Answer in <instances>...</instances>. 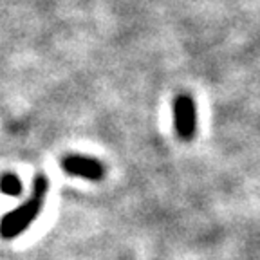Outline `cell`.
<instances>
[{
  "mask_svg": "<svg viewBox=\"0 0 260 260\" xmlns=\"http://www.w3.org/2000/svg\"><path fill=\"white\" fill-rule=\"evenodd\" d=\"M175 134L181 141H191L197 132V109L190 94H177L172 103Z\"/></svg>",
  "mask_w": 260,
  "mask_h": 260,
  "instance_id": "2",
  "label": "cell"
},
{
  "mask_svg": "<svg viewBox=\"0 0 260 260\" xmlns=\"http://www.w3.org/2000/svg\"><path fill=\"white\" fill-rule=\"evenodd\" d=\"M0 191L6 195H11V197L20 195L22 193L20 179L16 177L15 174H2L0 175Z\"/></svg>",
  "mask_w": 260,
  "mask_h": 260,
  "instance_id": "4",
  "label": "cell"
},
{
  "mask_svg": "<svg viewBox=\"0 0 260 260\" xmlns=\"http://www.w3.org/2000/svg\"><path fill=\"white\" fill-rule=\"evenodd\" d=\"M49 190V181L44 174H38L32 183V193L22 206L15 208L13 211L6 213L0 220V237L2 239H15L18 237L25 228L31 226L38 213L42 211L45 204V195Z\"/></svg>",
  "mask_w": 260,
  "mask_h": 260,
  "instance_id": "1",
  "label": "cell"
},
{
  "mask_svg": "<svg viewBox=\"0 0 260 260\" xmlns=\"http://www.w3.org/2000/svg\"><path fill=\"white\" fill-rule=\"evenodd\" d=\"M63 170L69 175L89 179V181H102L105 175V168L98 159L87 157V155H67L61 162Z\"/></svg>",
  "mask_w": 260,
  "mask_h": 260,
  "instance_id": "3",
  "label": "cell"
}]
</instances>
